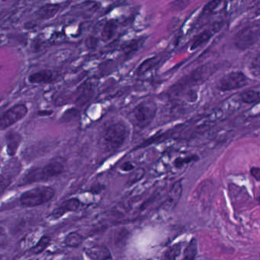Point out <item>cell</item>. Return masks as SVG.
<instances>
[{"instance_id":"6da1fadb","label":"cell","mask_w":260,"mask_h":260,"mask_svg":"<svg viewBox=\"0 0 260 260\" xmlns=\"http://www.w3.org/2000/svg\"><path fill=\"white\" fill-rule=\"evenodd\" d=\"M55 193V190L51 187L41 185L25 191L21 196L20 202L23 206L28 208L40 206L51 201Z\"/></svg>"},{"instance_id":"7a4b0ae2","label":"cell","mask_w":260,"mask_h":260,"mask_svg":"<svg viewBox=\"0 0 260 260\" xmlns=\"http://www.w3.org/2000/svg\"><path fill=\"white\" fill-rule=\"evenodd\" d=\"M157 107L153 102H144L138 104L132 111V119L137 127H148L156 116Z\"/></svg>"},{"instance_id":"3957f363","label":"cell","mask_w":260,"mask_h":260,"mask_svg":"<svg viewBox=\"0 0 260 260\" xmlns=\"http://www.w3.org/2000/svg\"><path fill=\"white\" fill-rule=\"evenodd\" d=\"M129 135V128L123 121H118L109 125L105 131L104 139L111 148L121 147Z\"/></svg>"},{"instance_id":"277c9868","label":"cell","mask_w":260,"mask_h":260,"mask_svg":"<svg viewBox=\"0 0 260 260\" xmlns=\"http://www.w3.org/2000/svg\"><path fill=\"white\" fill-rule=\"evenodd\" d=\"M259 35L260 28L258 24L246 25L236 35L234 45L239 50L245 51L258 40Z\"/></svg>"},{"instance_id":"5b68a950","label":"cell","mask_w":260,"mask_h":260,"mask_svg":"<svg viewBox=\"0 0 260 260\" xmlns=\"http://www.w3.org/2000/svg\"><path fill=\"white\" fill-rule=\"evenodd\" d=\"M249 83V79L241 71H233L223 76L219 81L217 88L222 92L236 90L244 87Z\"/></svg>"},{"instance_id":"8992f818","label":"cell","mask_w":260,"mask_h":260,"mask_svg":"<svg viewBox=\"0 0 260 260\" xmlns=\"http://www.w3.org/2000/svg\"><path fill=\"white\" fill-rule=\"evenodd\" d=\"M25 105L19 104L13 106L0 117V130H5L25 118L28 114Z\"/></svg>"},{"instance_id":"52a82bcc","label":"cell","mask_w":260,"mask_h":260,"mask_svg":"<svg viewBox=\"0 0 260 260\" xmlns=\"http://www.w3.org/2000/svg\"><path fill=\"white\" fill-rule=\"evenodd\" d=\"M82 203L78 199H71L60 204L49 215L51 220H57L68 212L77 211L81 208Z\"/></svg>"},{"instance_id":"ba28073f","label":"cell","mask_w":260,"mask_h":260,"mask_svg":"<svg viewBox=\"0 0 260 260\" xmlns=\"http://www.w3.org/2000/svg\"><path fill=\"white\" fill-rule=\"evenodd\" d=\"M86 255L91 260H113L109 248L103 245H92L85 249Z\"/></svg>"},{"instance_id":"9c48e42d","label":"cell","mask_w":260,"mask_h":260,"mask_svg":"<svg viewBox=\"0 0 260 260\" xmlns=\"http://www.w3.org/2000/svg\"><path fill=\"white\" fill-rule=\"evenodd\" d=\"M182 194V180L176 181L170 188L168 199L164 203V208L167 210L173 209L180 201Z\"/></svg>"},{"instance_id":"30bf717a","label":"cell","mask_w":260,"mask_h":260,"mask_svg":"<svg viewBox=\"0 0 260 260\" xmlns=\"http://www.w3.org/2000/svg\"><path fill=\"white\" fill-rule=\"evenodd\" d=\"M5 139L7 153L9 156H14L22 142V137H21L20 134L14 132V131H10L6 135Z\"/></svg>"},{"instance_id":"8fae6325","label":"cell","mask_w":260,"mask_h":260,"mask_svg":"<svg viewBox=\"0 0 260 260\" xmlns=\"http://www.w3.org/2000/svg\"><path fill=\"white\" fill-rule=\"evenodd\" d=\"M63 170H64V167H63V164H60V162H54L48 164V165L42 168L43 181H48L49 179H53V178L60 176L63 173Z\"/></svg>"},{"instance_id":"7c38bea8","label":"cell","mask_w":260,"mask_h":260,"mask_svg":"<svg viewBox=\"0 0 260 260\" xmlns=\"http://www.w3.org/2000/svg\"><path fill=\"white\" fill-rule=\"evenodd\" d=\"M54 73L49 70H44L31 74L28 77V81L32 84L51 83L54 80Z\"/></svg>"},{"instance_id":"4fadbf2b","label":"cell","mask_w":260,"mask_h":260,"mask_svg":"<svg viewBox=\"0 0 260 260\" xmlns=\"http://www.w3.org/2000/svg\"><path fill=\"white\" fill-rule=\"evenodd\" d=\"M60 7L56 4H46L43 6L42 8L39 9L38 11V15L39 17L42 19H49L54 17L59 10H60Z\"/></svg>"},{"instance_id":"5bb4252c","label":"cell","mask_w":260,"mask_h":260,"mask_svg":"<svg viewBox=\"0 0 260 260\" xmlns=\"http://www.w3.org/2000/svg\"><path fill=\"white\" fill-rule=\"evenodd\" d=\"M259 91L255 89H248L240 95V100L246 104H255L259 102Z\"/></svg>"},{"instance_id":"9a60e30c","label":"cell","mask_w":260,"mask_h":260,"mask_svg":"<svg viewBox=\"0 0 260 260\" xmlns=\"http://www.w3.org/2000/svg\"><path fill=\"white\" fill-rule=\"evenodd\" d=\"M212 36L213 32L211 30H205V31H202V32H201L200 34L198 35L194 38L192 43H191V47H190V49H197L199 47L202 46V45L208 42L211 39Z\"/></svg>"},{"instance_id":"2e32d148","label":"cell","mask_w":260,"mask_h":260,"mask_svg":"<svg viewBox=\"0 0 260 260\" xmlns=\"http://www.w3.org/2000/svg\"><path fill=\"white\" fill-rule=\"evenodd\" d=\"M182 243H178L170 246L167 250L164 252L162 257V260H176L178 257L180 255L182 251Z\"/></svg>"},{"instance_id":"e0dca14e","label":"cell","mask_w":260,"mask_h":260,"mask_svg":"<svg viewBox=\"0 0 260 260\" xmlns=\"http://www.w3.org/2000/svg\"><path fill=\"white\" fill-rule=\"evenodd\" d=\"M117 31V25L114 21H109L103 27L102 30L101 37L104 42L111 40L115 36Z\"/></svg>"},{"instance_id":"ac0fdd59","label":"cell","mask_w":260,"mask_h":260,"mask_svg":"<svg viewBox=\"0 0 260 260\" xmlns=\"http://www.w3.org/2000/svg\"><path fill=\"white\" fill-rule=\"evenodd\" d=\"M198 253V243L196 239L192 238L184 251L182 260H194Z\"/></svg>"},{"instance_id":"d6986e66","label":"cell","mask_w":260,"mask_h":260,"mask_svg":"<svg viewBox=\"0 0 260 260\" xmlns=\"http://www.w3.org/2000/svg\"><path fill=\"white\" fill-rule=\"evenodd\" d=\"M65 244L71 248H77L83 243V237L77 232H71L67 236Z\"/></svg>"},{"instance_id":"ffe728a7","label":"cell","mask_w":260,"mask_h":260,"mask_svg":"<svg viewBox=\"0 0 260 260\" xmlns=\"http://www.w3.org/2000/svg\"><path fill=\"white\" fill-rule=\"evenodd\" d=\"M159 60L156 57H151V58L147 59V60H144L138 69V74L141 75V74H144V73L147 72V71L151 70L153 67L156 66L158 63H159Z\"/></svg>"},{"instance_id":"44dd1931","label":"cell","mask_w":260,"mask_h":260,"mask_svg":"<svg viewBox=\"0 0 260 260\" xmlns=\"http://www.w3.org/2000/svg\"><path fill=\"white\" fill-rule=\"evenodd\" d=\"M51 243V239L49 237H42V238L39 239V241L37 242L36 245L33 246L32 252L34 254H39L43 252L44 250L46 249Z\"/></svg>"},{"instance_id":"7402d4cb","label":"cell","mask_w":260,"mask_h":260,"mask_svg":"<svg viewBox=\"0 0 260 260\" xmlns=\"http://www.w3.org/2000/svg\"><path fill=\"white\" fill-rule=\"evenodd\" d=\"M13 179V176L10 173L6 172L5 173L0 175V196H2L6 190L7 189Z\"/></svg>"},{"instance_id":"603a6c76","label":"cell","mask_w":260,"mask_h":260,"mask_svg":"<svg viewBox=\"0 0 260 260\" xmlns=\"http://www.w3.org/2000/svg\"><path fill=\"white\" fill-rule=\"evenodd\" d=\"M141 40L138 39H135V40L131 41V42H127L125 44L124 47H123V50H124V53L127 54H132V53L135 52V51L139 50V48L141 46Z\"/></svg>"},{"instance_id":"cb8c5ba5","label":"cell","mask_w":260,"mask_h":260,"mask_svg":"<svg viewBox=\"0 0 260 260\" xmlns=\"http://www.w3.org/2000/svg\"><path fill=\"white\" fill-rule=\"evenodd\" d=\"M144 176V170L143 169H138V170H135L130 177H129L128 181H127V185H132L138 182V181L141 180L142 179L143 176Z\"/></svg>"},{"instance_id":"d4e9b609","label":"cell","mask_w":260,"mask_h":260,"mask_svg":"<svg viewBox=\"0 0 260 260\" xmlns=\"http://www.w3.org/2000/svg\"><path fill=\"white\" fill-rule=\"evenodd\" d=\"M198 159H199V157L196 156V155L187 156V157L185 158L179 157L177 158V159L174 161V165L175 167L179 168V167H182V166L185 165V164H189V162H191L192 161L198 160Z\"/></svg>"},{"instance_id":"484cf974","label":"cell","mask_w":260,"mask_h":260,"mask_svg":"<svg viewBox=\"0 0 260 260\" xmlns=\"http://www.w3.org/2000/svg\"><path fill=\"white\" fill-rule=\"evenodd\" d=\"M220 4H222V2H220V1H212V2L208 3L207 5L205 6L203 13H212V12H214V10L219 7V5H220Z\"/></svg>"},{"instance_id":"4316f807","label":"cell","mask_w":260,"mask_h":260,"mask_svg":"<svg viewBox=\"0 0 260 260\" xmlns=\"http://www.w3.org/2000/svg\"><path fill=\"white\" fill-rule=\"evenodd\" d=\"M7 242V234L5 229L0 228V247L4 246Z\"/></svg>"},{"instance_id":"83f0119b","label":"cell","mask_w":260,"mask_h":260,"mask_svg":"<svg viewBox=\"0 0 260 260\" xmlns=\"http://www.w3.org/2000/svg\"><path fill=\"white\" fill-rule=\"evenodd\" d=\"M250 173L255 180L258 182L260 180V170L258 167H252L250 170Z\"/></svg>"},{"instance_id":"f1b7e54d","label":"cell","mask_w":260,"mask_h":260,"mask_svg":"<svg viewBox=\"0 0 260 260\" xmlns=\"http://www.w3.org/2000/svg\"><path fill=\"white\" fill-rule=\"evenodd\" d=\"M134 169H135V166L131 162H124L121 167V170L124 172L132 171Z\"/></svg>"},{"instance_id":"f546056e","label":"cell","mask_w":260,"mask_h":260,"mask_svg":"<svg viewBox=\"0 0 260 260\" xmlns=\"http://www.w3.org/2000/svg\"><path fill=\"white\" fill-rule=\"evenodd\" d=\"M60 260H80L77 257H68V258H62Z\"/></svg>"}]
</instances>
